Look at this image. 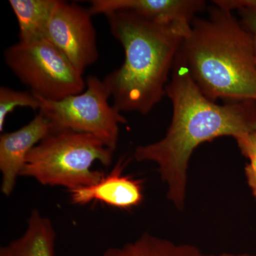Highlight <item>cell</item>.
I'll use <instances>...</instances> for the list:
<instances>
[{
    "label": "cell",
    "mask_w": 256,
    "mask_h": 256,
    "mask_svg": "<svg viewBox=\"0 0 256 256\" xmlns=\"http://www.w3.org/2000/svg\"><path fill=\"white\" fill-rule=\"evenodd\" d=\"M41 106V101L33 92H21L2 86L0 88V131L4 130L6 117L16 108H30L40 110Z\"/></svg>",
    "instance_id": "obj_14"
},
{
    "label": "cell",
    "mask_w": 256,
    "mask_h": 256,
    "mask_svg": "<svg viewBox=\"0 0 256 256\" xmlns=\"http://www.w3.org/2000/svg\"><path fill=\"white\" fill-rule=\"evenodd\" d=\"M10 70L36 95L60 100L84 92V74L46 40L18 42L4 50Z\"/></svg>",
    "instance_id": "obj_6"
},
{
    "label": "cell",
    "mask_w": 256,
    "mask_h": 256,
    "mask_svg": "<svg viewBox=\"0 0 256 256\" xmlns=\"http://www.w3.org/2000/svg\"><path fill=\"white\" fill-rule=\"evenodd\" d=\"M85 90L60 100L36 95L41 101L40 112L52 126V131L64 130L88 133L100 140L111 150H116L120 124L127 120L108 99L110 92L104 80L95 76L86 79Z\"/></svg>",
    "instance_id": "obj_5"
},
{
    "label": "cell",
    "mask_w": 256,
    "mask_h": 256,
    "mask_svg": "<svg viewBox=\"0 0 256 256\" xmlns=\"http://www.w3.org/2000/svg\"><path fill=\"white\" fill-rule=\"evenodd\" d=\"M239 149L244 156H256V131L244 134L236 139Z\"/></svg>",
    "instance_id": "obj_16"
},
{
    "label": "cell",
    "mask_w": 256,
    "mask_h": 256,
    "mask_svg": "<svg viewBox=\"0 0 256 256\" xmlns=\"http://www.w3.org/2000/svg\"><path fill=\"white\" fill-rule=\"evenodd\" d=\"M56 239L52 220L33 210L22 235L2 247L0 256H55Z\"/></svg>",
    "instance_id": "obj_11"
},
{
    "label": "cell",
    "mask_w": 256,
    "mask_h": 256,
    "mask_svg": "<svg viewBox=\"0 0 256 256\" xmlns=\"http://www.w3.org/2000/svg\"><path fill=\"white\" fill-rule=\"evenodd\" d=\"M178 54L210 100L256 102L252 40L232 12L215 5L208 18H194Z\"/></svg>",
    "instance_id": "obj_3"
},
{
    "label": "cell",
    "mask_w": 256,
    "mask_h": 256,
    "mask_svg": "<svg viewBox=\"0 0 256 256\" xmlns=\"http://www.w3.org/2000/svg\"><path fill=\"white\" fill-rule=\"evenodd\" d=\"M205 8L206 2L202 0H92L88 10L92 16L130 12L172 28L184 37L191 30L195 14Z\"/></svg>",
    "instance_id": "obj_8"
},
{
    "label": "cell",
    "mask_w": 256,
    "mask_h": 256,
    "mask_svg": "<svg viewBox=\"0 0 256 256\" xmlns=\"http://www.w3.org/2000/svg\"><path fill=\"white\" fill-rule=\"evenodd\" d=\"M166 95L173 107L172 122L162 139L136 148L134 160L158 165L168 188L166 197L178 210L186 203L188 163L202 143L230 136L236 139L256 131V101L216 104L196 85L178 54Z\"/></svg>",
    "instance_id": "obj_1"
},
{
    "label": "cell",
    "mask_w": 256,
    "mask_h": 256,
    "mask_svg": "<svg viewBox=\"0 0 256 256\" xmlns=\"http://www.w3.org/2000/svg\"><path fill=\"white\" fill-rule=\"evenodd\" d=\"M92 16L88 9L58 0L46 28L47 41L82 74L98 58Z\"/></svg>",
    "instance_id": "obj_7"
},
{
    "label": "cell",
    "mask_w": 256,
    "mask_h": 256,
    "mask_svg": "<svg viewBox=\"0 0 256 256\" xmlns=\"http://www.w3.org/2000/svg\"><path fill=\"white\" fill-rule=\"evenodd\" d=\"M206 256H256V255H248V254H234L224 252V254H218V255H207Z\"/></svg>",
    "instance_id": "obj_18"
},
{
    "label": "cell",
    "mask_w": 256,
    "mask_h": 256,
    "mask_svg": "<svg viewBox=\"0 0 256 256\" xmlns=\"http://www.w3.org/2000/svg\"><path fill=\"white\" fill-rule=\"evenodd\" d=\"M214 4L230 12L238 11L239 22L252 40L256 64V0H216Z\"/></svg>",
    "instance_id": "obj_15"
},
{
    "label": "cell",
    "mask_w": 256,
    "mask_h": 256,
    "mask_svg": "<svg viewBox=\"0 0 256 256\" xmlns=\"http://www.w3.org/2000/svg\"><path fill=\"white\" fill-rule=\"evenodd\" d=\"M114 153L92 134L69 130L52 131L28 153L21 176L70 191L98 182L104 174L92 170V164L100 162L109 166Z\"/></svg>",
    "instance_id": "obj_4"
},
{
    "label": "cell",
    "mask_w": 256,
    "mask_h": 256,
    "mask_svg": "<svg viewBox=\"0 0 256 256\" xmlns=\"http://www.w3.org/2000/svg\"><path fill=\"white\" fill-rule=\"evenodd\" d=\"M58 0H10L18 25L20 42L46 40L47 26Z\"/></svg>",
    "instance_id": "obj_12"
},
{
    "label": "cell",
    "mask_w": 256,
    "mask_h": 256,
    "mask_svg": "<svg viewBox=\"0 0 256 256\" xmlns=\"http://www.w3.org/2000/svg\"><path fill=\"white\" fill-rule=\"evenodd\" d=\"M248 159L249 162L245 168L246 176L249 188L256 198V156H250Z\"/></svg>",
    "instance_id": "obj_17"
},
{
    "label": "cell",
    "mask_w": 256,
    "mask_h": 256,
    "mask_svg": "<svg viewBox=\"0 0 256 256\" xmlns=\"http://www.w3.org/2000/svg\"><path fill=\"white\" fill-rule=\"evenodd\" d=\"M122 45L124 63L104 82L120 112L149 114L166 95L169 74L184 36L176 30L130 12L106 15Z\"/></svg>",
    "instance_id": "obj_2"
},
{
    "label": "cell",
    "mask_w": 256,
    "mask_h": 256,
    "mask_svg": "<svg viewBox=\"0 0 256 256\" xmlns=\"http://www.w3.org/2000/svg\"><path fill=\"white\" fill-rule=\"evenodd\" d=\"M126 163L120 158L110 174L104 175L98 182L68 191L70 201L77 205L99 202L124 210L139 206L144 198L142 181L124 174Z\"/></svg>",
    "instance_id": "obj_10"
},
{
    "label": "cell",
    "mask_w": 256,
    "mask_h": 256,
    "mask_svg": "<svg viewBox=\"0 0 256 256\" xmlns=\"http://www.w3.org/2000/svg\"><path fill=\"white\" fill-rule=\"evenodd\" d=\"M102 256H206L194 246L178 244L150 234H143L134 242L111 247Z\"/></svg>",
    "instance_id": "obj_13"
},
{
    "label": "cell",
    "mask_w": 256,
    "mask_h": 256,
    "mask_svg": "<svg viewBox=\"0 0 256 256\" xmlns=\"http://www.w3.org/2000/svg\"><path fill=\"white\" fill-rule=\"evenodd\" d=\"M50 132V121L38 112L28 124L0 136L1 192L4 196L14 192L28 153Z\"/></svg>",
    "instance_id": "obj_9"
}]
</instances>
